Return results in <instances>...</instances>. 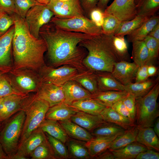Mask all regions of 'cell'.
<instances>
[{
  "mask_svg": "<svg viewBox=\"0 0 159 159\" xmlns=\"http://www.w3.org/2000/svg\"><path fill=\"white\" fill-rule=\"evenodd\" d=\"M39 35L46 44L49 66L57 67L69 65L81 72L88 70L83 64L85 50L79 44L92 36L64 30L50 22L41 28Z\"/></svg>",
  "mask_w": 159,
  "mask_h": 159,
  "instance_id": "cell-1",
  "label": "cell"
},
{
  "mask_svg": "<svg viewBox=\"0 0 159 159\" xmlns=\"http://www.w3.org/2000/svg\"><path fill=\"white\" fill-rule=\"evenodd\" d=\"M11 15L15 27L12 42L13 69L27 68L38 72L45 64L46 44L40 37L36 38L30 33L24 19L15 13Z\"/></svg>",
  "mask_w": 159,
  "mask_h": 159,
  "instance_id": "cell-2",
  "label": "cell"
},
{
  "mask_svg": "<svg viewBox=\"0 0 159 159\" xmlns=\"http://www.w3.org/2000/svg\"><path fill=\"white\" fill-rule=\"evenodd\" d=\"M113 36L102 33L92 36L79 43L80 46L88 51L83 61L87 69L112 72L115 64L121 61L113 46Z\"/></svg>",
  "mask_w": 159,
  "mask_h": 159,
  "instance_id": "cell-3",
  "label": "cell"
},
{
  "mask_svg": "<svg viewBox=\"0 0 159 159\" xmlns=\"http://www.w3.org/2000/svg\"><path fill=\"white\" fill-rule=\"evenodd\" d=\"M49 107L47 101L38 97L35 94H28L25 97L21 110L25 112V118L19 145L39 127L45 119Z\"/></svg>",
  "mask_w": 159,
  "mask_h": 159,
  "instance_id": "cell-4",
  "label": "cell"
},
{
  "mask_svg": "<svg viewBox=\"0 0 159 159\" xmlns=\"http://www.w3.org/2000/svg\"><path fill=\"white\" fill-rule=\"evenodd\" d=\"M158 81L145 95L135 98L136 114L135 122L137 127L153 126L159 115Z\"/></svg>",
  "mask_w": 159,
  "mask_h": 159,
  "instance_id": "cell-5",
  "label": "cell"
},
{
  "mask_svg": "<svg viewBox=\"0 0 159 159\" xmlns=\"http://www.w3.org/2000/svg\"><path fill=\"white\" fill-rule=\"evenodd\" d=\"M25 118V112L21 110L4 121L0 132V143L8 159L17 151Z\"/></svg>",
  "mask_w": 159,
  "mask_h": 159,
  "instance_id": "cell-6",
  "label": "cell"
},
{
  "mask_svg": "<svg viewBox=\"0 0 159 159\" xmlns=\"http://www.w3.org/2000/svg\"><path fill=\"white\" fill-rule=\"evenodd\" d=\"M6 74L14 89L23 95L36 92L42 82L38 72L30 69L12 68Z\"/></svg>",
  "mask_w": 159,
  "mask_h": 159,
  "instance_id": "cell-7",
  "label": "cell"
},
{
  "mask_svg": "<svg viewBox=\"0 0 159 159\" xmlns=\"http://www.w3.org/2000/svg\"><path fill=\"white\" fill-rule=\"evenodd\" d=\"M49 22L67 31L82 33L92 36L102 33L101 27L97 26L86 16L67 19L59 18L54 16Z\"/></svg>",
  "mask_w": 159,
  "mask_h": 159,
  "instance_id": "cell-8",
  "label": "cell"
},
{
  "mask_svg": "<svg viewBox=\"0 0 159 159\" xmlns=\"http://www.w3.org/2000/svg\"><path fill=\"white\" fill-rule=\"evenodd\" d=\"M85 72H80L69 65L54 67L45 64L37 72L42 82L62 86L69 80H74Z\"/></svg>",
  "mask_w": 159,
  "mask_h": 159,
  "instance_id": "cell-9",
  "label": "cell"
},
{
  "mask_svg": "<svg viewBox=\"0 0 159 159\" xmlns=\"http://www.w3.org/2000/svg\"><path fill=\"white\" fill-rule=\"evenodd\" d=\"M54 16L53 12L46 5L39 4L29 10L24 20L30 33L38 38L41 28L49 22Z\"/></svg>",
  "mask_w": 159,
  "mask_h": 159,
  "instance_id": "cell-10",
  "label": "cell"
},
{
  "mask_svg": "<svg viewBox=\"0 0 159 159\" xmlns=\"http://www.w3.org/2000/svg\"><path fill=\"white\" fill-rule=\"evenodd\" d=\"M46 6L56 17L67 19L86 16L80 0H52Z\"/></svg>",
  "mask_w": 159,
  "mask_h": 159,
  "instance_id": "cell-11",
  "label": "cell"
},
{
  "mask_svg": "<svg viewBox=\"0 0 159 159\" xmlns=\"http://www.w3.org/2000/svg\"><path fill=\"white\" fill-rule=\"evenodd\" d=\"M47 140L45 132L39 127L19 145L16 153L10 159H28L37 147Z\"/></svg>",
  "mask_w": 159,
  "mask_h": 159,
  "instance_id": "cell-12",
  "label": "cell"
},
{
  "mask_svg": "<svg viewBox=\"0 0 159 159\" xmlns=\"http://www.w3.org/2000/svg\"><path fill=\"white\" fill-rule=\"evenodd\" d=\"M134 0H114L104 11V16L112 15L121 22L130 20L137 15Z\"/></svg>",
  "mask_w": 159,
  "mask_h": 159,
  "instance_id": "cell-13",
  "label": "cell"
},
{
  "mask_svg": "<svg viewBox=\"0 0 159 159\" xmlns=\"http://www.w3.org/2000/svg\"><path fill=\"white\" fill-rule=\"evenodd\" d=\"M35 95L47 101L50 107L64 102L65 97L62 86L42 82Z\"/></svg>",
  "mask_w": 159,
  "mask_h": 159,
  "instance_id": "cell-14",
  "label": "cell"
},
{
  "mask_svg": "<svg viewBox=\"0 0 159 159\" xmlns=\"http://www.w3.org/2000/svg\"><path fill=\"white\" fill-rule=\"evenodd\" d=\"M14 30V25L0 37V69L8 72L13 68L11 48Z\"/></svg>",
  "mask_w": 159,
  "mask_h": 159,
  "instance_id": "cell-15",
  "label": "cell"
},
{
  "mask_svg": "<svg viewBox=\"0 0 159 159\" xmlns=\"http://www.w3.org/2000/svg\"><path fill=\"white\" fill-rule=\"evenodd\" d=\"M27 95L13 94L0 98V122L5 121L21 110L23 100Z\"/></svg>",
  "mask_w": 159,
  "mask_h": 159,
  "instance_id": "cell-16",
  "label": "cell"
},
{
  "mask_svg": "<svg viewBox=\"0 0 159 159\" xmlns=\"http://www.w3.org/2000/svg\"><path fill=\"white\" fill-rule=\"evenodd\" d=\"M138 67L134 62L122 60L115 64L112 73L119 82L125 85L135 79Z\"/></svg>",
  "mask_w": 159,
  "mask_h": 159,
  "instance_id": "cell-17",
  "label": "cell"
},
{
  "mask_svg": "<svg viewBox=\"0 0 159 159\" xmlns=\"http://www.w3.org/2000/svg\"><path fill=\"white\" fill-rule=\"evenodd\" d=\"M62 86L65 95L64 102L68 105L74 101L91 97V94L74 80H69Z\"/></svg>",
  "mask_w": 159,
  "mask_h": 159,
  "instance_id": "cell-18",
  "label": "cell"
},
{
  "mask_svg": "<svg viewBox=\"0 0 159 159\" xmlns=\"http://www.w3.org/2000/svg\"><path fill=\"white\" fill-rule=\"evenodd\" d=\"M70 119L91 132L102 124L107 122L100 115H92L78 111Z\"/></svg>",
  "mask_w": 159,
  "mask_h": 159,
  "instance_id": "cell-19",
  "label": "cell"
},
{
  "mask_svg": "<svg viewBox=\"0 0 159 159\" xmlns=\"http://www.w3.org/2000/svg\"><path fill=\"white\" fill-rule=\"evenodd\" d=\"M68 136L74 139L87 142L93 136L91 133L70 119L58 121Z\"/></svg>",
  "mask_w": 159,
  "mask_h": 159,
  "instance_id": "cell-20",
  "label": "cell"
},
{
  "mask_svg": "<svg viewBox=\"0 0 159 159\" xmlns=\"http://www.w3.org/2000/svg\"><path fill=\"white\" fill-rule=\"evenodd\" d=\"M96 77L98 91L125 90V85L119 82L112 72L94 71Z\"/></svg>",
  "mask_w": 159,
  "mask_h": 159,
  "instance_id": "cell-21",
  "label": "cell"
},
{
  "mask_svg": "<svg viewBox=\"0 0 159 159\" xmlns=\"http://www.w3.org/2000/svg\"><path fill=\"white\" fill-rule=\"evenodd\" d=\"M78 110L64 102L50 107L45 119L59 121L70 119Z\"/></svg>",
  "mask_w": 159,
  "mask_h": 159,
  "instance_id": "cell-22",
  "label": "cell"
},
{
  "mask_svg": "<svg viewBox=\"0 0 159 159\" xmlns=\"http://www.w3.org/2000/svg\"><path fill=\"white\" fill-rule=\"evenodd\" d=\"M149 127H138L136 141L145 146L147 149L159 151V140L153 128Z\"/></svg>",
  "mask_w": 159,
  "mask_h": 159,
  "instance_id": "cell-23",
  "label": "cell"
},
{
  "mask_svg": "<svg viewBox=\"0 0 159 159\" xmlns=\"http://www.w3.org/2000/svg\"><path fill=\"white\" fill-rule=\"evenodd\" d=\"M159 23V16L156 14L148 18L141 25L127 35V41L144 40L154 27Z\"/></svg>",
  "mask_w": 159,
  "mask_h": 159,
  "instance_id": "cell-24",
  "label": "cell"
},
{
  "mask_svg": "<svg viewBox=\"0 0 159 159\" xmlns=\"http://www.w3.org/2000/svg\"><path fill=\"white\" fill-rule=\"evenodd\" d=\"M86 142L69 137L65 143L69 158L91 159Z\"/></svg>",
  "mask_w": 159,
  "mask_h": 159,
  "instance_id": "cell-25",
  "label": "cell"
},
{
  "mask_svg": "<svg viewBox=\"0 0 159 159\" xmlns=\"http://www.w3.org/2000/svg\"><path fill=\"white\" fill-rule=\"evenodd\" d=\"M70 105L78 111L96 115H100L107 107L99 101L91 98L74 101Z\"/></svg>",
  "mask_w": 159,
  "mask_h": 159,
  "instance_id": "cell-26",
  "label": "cell"
},
{
  "mask_svg": "<svg viewBox=\"0 0 159 159\" xmlns=\"http://www.w3.org/2000/svg\"><path fill=\"white\" fill-rule=\"evenodd\" d=\"M112 137H94L86 142L91 158H94L110 147L112 141L118 136Z\"/></svg>",
  "mask_w": 159,
  "mask_h": 159,
  "instance_id": "cell-27",
  "label": "cell"
},
{
  "mask_svg": "<svg viewBox=\"0 0 159 159\" xmlns=\"http://www.w3.org/2000/svg\"><path fill=\"white\" fill-rule=\"evenodd\" d=\"M100 115L105 121L119 125L125 130L130 129L136 126L129 119L120 114L111 107H106Z\"/></svg>",
  "mask_w": 159,
  "mask_h": 159,
  "instance_id": "cell-28",
  "label": "cell"
},
{
  "mask_svg": "<svg viewBox=\"0 0 159 159\" xmlns=\"http://www.w3.org/2000/svg\"><path fill=\"white\" fill-rule=\"evenodd\" d=\"M128 93L125 90L98 91L92 94L90 98L99 101L107 107H111L115 103L123 99Z\"/></svg>",
  "mask_w": 159,
  "mask_h": 159,
  "instance_id": "cell-29",
  "label": "cell"
},
{
  "mask_svg": "<svg viewBox=\"0 0 159 159\" xmlns=\"http://www.w3.org/2000/svg\"><path fill=\"white\" fill-rule=\"evenodd\" d=\"M39 127L44 132L64 144L69 138L58 121L45 119Z\"/></svg>",
  "mask_w": 159,
  "mask_h": 159,
  "instance_id": "cell-30",
  "label": "cell"
},
{
  "mask_svg": "<svg viewBox=\"0 0 159 159\" xmlns=\"http://www.w3.org/2000/svg\"><path fill=\"white\" fill-rule=\"evenodd\" d=\"M147 149L145 146L136 141L122 148L111 150L115 159H134L139 153Z\"/></svg>",
  "mask_w": 159,
  "mask_h": 159,
  "instance_id": "cell-31",
  "label": "cell"
},
{
  "mask_svg": "<svg viewBox=\"0 0 159 159\" xmlns=\"http://www.w3.org/2000/svg\"><path fill=\"white\" fill-rule=\"evenodd\" d=\"M158 79H148L139 82H132L125 85V90L133 95L135 98L147 94L158 81Z\"/></svg>",
  "mask_w": 159,
  "mask_h": 159,
  "instance_id": "cell-32",
  "label": "cell"
},
{
  "mask_svg": "<svg viewBox=\"0 0 159 159\" xmlns=\"http://www.w3.org/2000/svg\"><path fill=\"white\" fill-rule=\"evenodd\" d=\"M137 15L149 18L159 9V0H134Z\"/></svg>",
  "mask_w": 159,
  "mask_h": 159,
  "instance_id": "cell-33",
  "label": "cell"
},
{
  "mask_svg": "<svg viewBox=\"0 0 159 159\" xmlns=\"http://www.w3.org/2000/svg\"><path fill=\"white\" fill-rule=\"evenodd\" d=\"M132 43V58L133 62L138 67L147 64L149 54L144 40L135 41Z\"/></svg>",
  "mask_w": 159,
  "mask_h": 159,
  "instance_id": "cell-34",
  "label": "cell"
},
{
  "mask_svg": "<svg viewBox=\"0 0 159 159\" xmlns=\"http://www.w3.org/2000/svg\"><path fill=\"white\" fill-rule=\"evenodd\" d=\"M138 131L136 126L126 130L124 133L116 138L112 141L109 149L110 150L120 149L136 142Z\"/></svg>",
  "mask_w": 159,
  "mask_h": 159,
  "instance_id": "cell-35",
  "label": "cell"
},
{
  "mask_svg": "<svg viewBox=\"0 0 159 159\" xmlns=\"http://www.w3.org/2000/svg\"><path fill=\"white\" fill-rule=\"evenodd\" d=\"M126 130L119 125L107 122L97 127L91 133L94 137H112L124 133Z\"/></svg>",
  "mask_w": 159,
  "mask_h": 159,
  "instance_id": "cell-36",
  "label": "cell"
},
{
  "mask_svg": "<svg viewBox=\"0 0 159 159\" xmlns=\"http://www.w3.org/2000/svg\"><path fill=\"white\" fill-rule=\"evenodd\" d=\"M148 18L137 15L131 20L121 22L114 36L124 37L139 27Z\"/></svg>",
  "mask_w": 159,
  "mask_h": 159,
  "instance_id": "cell-37",
  "label": "cell"
},
{
  "mask_svg": "<svg viewBox=\"0 0 159 159\" xmlns=\"http://www.w3.org/2000/svg\"><path fill=\"white\" fill-rule=\"evenodd\" d=\"M74 80L91 94L98 91L94 71L88 70L76 77Z\"/></svg>",
  "mask_w": 159,
  "mask_h": 159,
  "instance_id": "cell-38",
  "label": "cell"
},
{
  "mask_svg": "<svg viewBox=\"0 0 159 159\" xmlns=\"http://www.w3.org/2000/svg\"><path fill=\"white\" fill-rule=\"evenodd\" d=\"M47 140L53 150L56 159L69 158L68 150L65 144L45 133Z\"/></svg>",
  "mask_w": 159,
  "mask_h": 159,
  "instance_id": "cell-39",
  "label": "cell"
},
{
  "mask_svg": "<svg viewBox=\"0 0 159 159\" xmlns=\"http://www.w3.org/2000/svg\"><path fill=\"white\" fill-rule=\"evenodd\" d=\"M29 157L32 159H56L47 140L37 147L31 153Z\"/></svg>",
  "mask_w": 159,
  "mask_h": 159,
  "instance_id": "cell-40",
  "label": "cell"
},
{
  "mask_svg": "<svg viewBox=\"0 0 159 159\" xmlns=\"http://www.w3.org/2000/svg\"><path fill=\"white\" fill-rule=\"evenodd\" d=\"M112 41L115 49L120 60L128 61L127 45L124 37L113 36Z\"/></svg>",
  "mask_w": 159,
  "mask_h": 159,
  "instance_id": "cell-41",
  "label": "cell"
},
{
  "mask_svg": "<svg viewBox=\"0 0 159 159\" xmlns=\"http://www.w3.org/2000/svg\"><path fill=\"white\" fill-rule=\"evenodd\" d=\"M121 22L112 15L104 16L101 26L102 33L107 35H114Z\"/></svg>",
  "mask_w": 159,
  "mask_h": 159,
  "instance_id": "cell-42",
  "label": "cell"
},
{
  "mask_svg": "<svg viewBox=\"0 0 159 159\" xmlns=\"http://www.w3.org/2000/svg\"><path fill=\"white\" fill-rule=\"evenodd\" d=\"M149 54L147 64H152L158 57L159 50V41L148 35L144 39Z\"/></svg>",
  "mask_w": 159,
  "mask_h": 159,
  "instance_id": "cell-43",
  "label": "cell"
},
{
  "mask_svg": "<svg viewBox=\"0 0 159 159\" xmlns=\"http://www.w3.org/2000/svg\"><path fill=\"white\" fill-rule=\"evenodd\" d=\"M14 1L15 13L24 19L29 10L39 4L35 0H14Z\"/></svg>",
  "mask_w": 159,
  "mask_h": 159,
  "instance_id": "cell-44",
  "label": "cell"
},
{
  "mask_svg": "<svg viewBox=\"0 0 159 159\" xmlns=\"http://www.w3.org/2000/svg\"><path fill=\"white\" fill-rule=\"evenodd\" d=\"M6 73L0 77V98L13 94L26 95L19 93L14 89Z\"/></svg>",
  "mask_w": 159,
  "mask_h": 159,
  "instance_id": "cell-45",
  "label": "cell"
},
{
  "mask_svg": "<svg viewBox=\"0 0 159 159\" xmlns=\"http://www.w3.org/2000/svg\"><path fill=\"white\" fill-rule=\"evenodd\" d=\"M122 101L129 113L132 121L135 124L136 114L135 97L132 95L128 93L122 99Z\"/></svg>",
  "mask_w": 159,
  "mask_h": 159,
  "instance_id": "cell-46",
  "label": "cell"
},
{
  "mask_svg": "<svg viewBox=\"0 0 159 159\" xmlns=\"http://www.w3.org/2000/svg\"><path fill=\"white\" fill-rule=\"evenodd\" d=\"M14 25V20L11 15L5 13H0V37Z\"/></svg>",
  "mask_w": 159,
  "mask_h": 159,
  "instance_id": "cell-47",
  "label": "cell"
},
{
  "mask_svg": "<svg viewBox=\"0 0 159 159\" xmlns=\"http://www.w3.org/2000/svg\"><path fill=\"white\" fill-rule=\"evenodd\" d=\"M89 17L97 26L101 27L104 21V11L97 6L91 11Z\"/></svg>",
  "mask_w": 159,
  "mask_h": 159,
  "instance_id": "cell-48",
  "label": "cell"
},
{
  "mask_svg": "<svg viewBox=\"0 0 159 159\" xmlns=\"http://www.w3.org/2000/svg\"><path fill=\"white\" fill-rule=\"evenodd\" d=\"M11 15L15 13L14 0H0V13Z\"/></svg>",
  "mask_w": 159,
  "mask_h": 159,
  "instance_id": "cell-49",
  "label": "cell"
},
{
  "mask_svg": "<svg viewBox=\"0 0 159 159\" xmlns=\"http://www.w3.org/2000/svg\"><path fill=\"white\" fill-rule=\"evenodd\" d=\"M122 99L115 103L111 107L118 113L132 121L129 113L124 104Z\"/></svg>",
  "mask_w": 159,
  "mask_h": 159,
  "instance_id": "cell-50",
  "label": "cell"
},
{
  "mask_svg": "<svg viewBox=\"0 0 159 159\" xmlns=\"http://www.w3.org/2000/svg\"><path fill=\"white\" fill-rule=\"evenodd\" d=\"M85 15L89 17L91 11L97 7L98 0H80Z\"/></svg>",
  "mask_w": 159,
  "mask_h": 159,
  "instance_id": "cell-51",
  "label": "cell"
},
{
  "mask_svg": "<svg viewBox=\"0 0 159 159\" xmlns=\"http://www.w3.org/2000/svg\"><path fill=\"white\" fill-rule=\"evenodd\" d=\"M148 65L145 64L138 67L135 78V82H139L148 79L149 76L147 72Z\"/></svg>",
  "mask_w": 159,
  "mask_h": 159,
  "instance_id": "cell-52",
  "label": "cell"
},
{
  "mask_svg": "<svg viewBox=\"0 0 159 159\" xmlns=\"http://www.w3.org/2000/svg\"><path fill=\"white\" fill-rule=\"evenodd\" d=\"M136 159H159V153L155 150L147 149L140 153L136 157Z\"/></svg>",
  "mask_w": 159,
  "mask_h": 159,
  "instance_id": "cell-53",
  "label": "cell"
},
{
  "mask_svg": "<svg viewBox=\"0 0 159 159\" xmlns=\"http://www.w3.org/2000/svg\"><path fill=\"white\" fill-rule=\"evenodd\" d=\"M94 159H115V157L111 151L108 148L95 157Z\"/></svg>",
  "mask_w": 159,
  "mask_h": 159,
  "instance_id": "cell-54",
  "label": "cell"
},
{
  "mask_svg": "<svg viewBox=\"0 0 159 159\" xmlns=\"http://www.w3.org/2000/svg\"><path fill=\"white\" fill-rule=\"evenodd\" d=\"M148 35L159 41V23L154 27Z\"/></svg>",
  "mask_w": 159,
  "mask_h": 159,
  "instance_id": "cell-55",
  "label": "cell"
},
{
  "mask_svg": "<svg viewBox=\"0 0 159 159\" xmlns=\"http://www.w3.org/2000/svg\"><path fill=\"white\" fill-rule=\"evenodd\" d=\"M110 0H98L97 6L104 11L107 6V5Z\"/></svg>",
  "mask_w": 159,
  "mask_h": 159,
  "instance_id": "cell-56",
  "label": "cell"
},
{
  "mask_svg": "<svg viewBox=\"0 0 159 159\" xmlns=\"http://www.w3.org/2000/svg\"><path fill=\"white\" fill-rule=\"evenodd\" d=\"M147 72L149 77L154 76L157 72L156 67L152 64L148 65L147 67Z\"/></svg>",
  "mask_w": 159,
  "mask_h": 159,
  "instance_id": "cell-57",
  "label": "cell"
},
{
  "mask_svg": "<svg viewBox=\"0 0 159 159\" xmlns=\"http://www.w3.org/2000/svg\"><path fill=\"white\" fill-rule=\"evenodd\" d=\"M153 125V130L157 135L159 137V118H157L154 123Z\"/></svg>",
  "mask_w": 159,
  "mask_h": 159,
  "instance_id": "cell-58",
  "label": "cell"
},
{
  "mask_svg": "<svg viewBox=\"0 0 159 159\" xmlns=\"http://www.w3.org/2000/svg\"><path fill=\"white\" fill-rule=\"evenodd\" d=\"M0 159H8V157L4 151L0 143Z\"/></svg>",
  "mask_w": 159,
  "mask_h": 159,
  "instance_id": "cell-59",
  "label": "cell"
},
{
  "mask_svg": "<svg viewBox=\"0 0 159 159\" xmlns=\"http://www.w3.org/2000/svg\"><path fill=\"white\" fill-rule=\"evenodd\" d=\"M39 4L47 5L52 0H35Z\"/></svg>",
  "mask_w": 159,
  "mask_h": 159,
  "instance_id": "cell-60",
  "label": "cell"
},
{
  "mask_svg": "<svg viewBox=\"0 0 159 159\" xmlns=\"http://www.w3.org/2000/svg\"><path fill=\"white\" fill-rule=\"evenodd\" d=\"M8 72H9L5 70L0 69V77L3 74L7 73Z\"/></svg>",
  "mask_w": 159,
  "mask_h": 159,
  "instance_id": "cell-61",
  "label": "cell"
},
{
  "mask_svg": "<svg viewBox=\"0 0 159 159\" xmlns=\"http://www.w3.org/2000/svg\"><path fill=\"white\" fill-rule=\"evenodd\" d=\"M4 123V121L2 122H0V132L3 126Z\"/></svg>",
  "mask_w": 159,
  "mask_h": 159,
  "instance_id": "cell-62",
  "label": "cell"
}]
</instances>
